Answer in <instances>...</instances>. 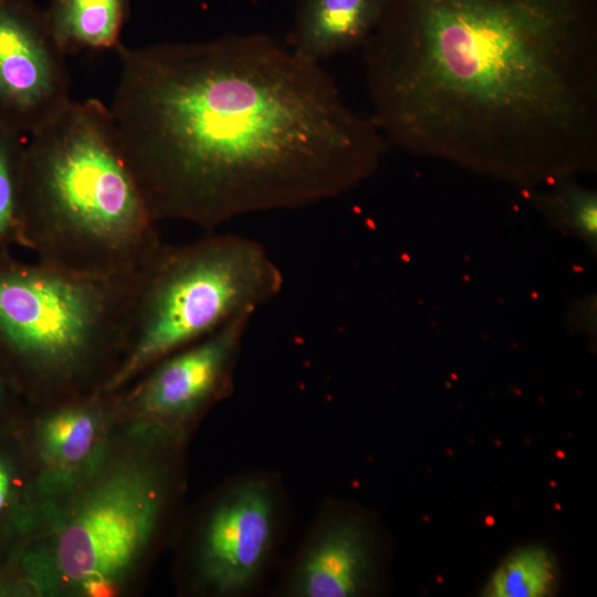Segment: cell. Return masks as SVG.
I'll return each instance as SVG.
<instances>
[{
  "instance_id": "obj_1",
  "label": "cell",
  "mask_w": 597,
  "mask_h": 597,
  "mask_svg": "<svg viewBox=\"0 0 597 597\" xmlns=\"http://www.w3.org/2000/svg\"><path fill=\"white\" fill-rule=\"evenodd\" d=\"M116 51L108 108L157 222L210 232L243 214L332 199L369 177L389 146L321 64L268 35Z\"/></svg>"
},
{
  "instance_id": "obj_2",
  "label": "cell",
  "mask_w": 597,
  "mask_h": 597,
  "mask_svg": "<svg viewBox=\"0 0 597 597\" xmlns=\"http://www.w3.org/2000/svg\"><path fill=\"white\" fill-rule=\"evenodd\" d=\"M389 145L521 185L597 165V0H388L363 48Z\"/></svg>"
},
{
  "instance_id": "obj_3",
  "label": "cell",
  "mask_w": 597,
  "mask_h": 597,
  "mask_svg": "<svg viewBox=\"0 0 597 597\" xmlns=\"http://www.w3.org/2000/svg\"><path fill=\"white\" fill-rule=\"evenodd\" d=\"M188 437L117 421L96 464L0 555V597H129L168 538Z\"/></svg>"
},
{
  "instance_id": "obj_4",
  "label": "cell",
  "mask_w": 597,
  "mask_h": 597,
  "mask_svg": "<svg viewBox=\"0 0 597 597\" xmlns=\"http://www.w3.org/2000/svg\"><path fill=\"white\" fill-rule=\"evenodd\" d=\"M161 244L106 105L72 100L27 137L18 245L36 261L84 275H127Z\"/></svg>"
},
{
  "instance_id": "obj_5",
  "label": "cell",
  "mask_w": 597,
  "mask_h": 597,
  "mask_svg": "<svg viewBox=\"0 0 597 597\" xmlns=\"http://www.w3.org/2000/svg\"><path fill=\"white\" fill-rule=\"evenodd\" d=\"M138 272L0 263V352L25 402L104 389L125 353Z\"/></svg>"
},
{
  "instance_id": "obj_6",
  "label": "cell",
  "mask_w": 597,
  "mask_h": 597,
  "mask_svg": "<svg viewBox=\"0 0 597 597\" xmlns=\"http://www.w3.org/2000/svg\"><path fill=\"white\" fill-rule=\"evenodd\" d=\"M281 269L249 237L210 233L163 243L139 270L124 356L103 391L117 392L159 359L276 297Z\"/></svg>"
},
{
  "instance_id": "obj_7",
  "label": "cell",
  "mask_w": 597,
  "mask_h": 597,
  "mask_svg": "<svg viewBox=\"0 0 597 597\" xmlns=\"http://www.w3.org/2000/svg\"><path fill=\"white\" fill-rule=\"evenodd\" d=\"M276 502L270 482L251 476L214 495L189 530L179 563L189 593L233 596L260 576L272 549Z\"/></svg>"
},
{
  "instance_id": "obj_8",
  "label": "cell",
  "mask_w": 597,
  "mask_h": 597,
  "mask_svg": "<svg viewBox=\"0 0 597 597\" xmlns=\"http://www.w3.org/2000/svg\"><path fill=\"white\" fill-rule=\"evenodd\" d=\"M252 314L159 359L116 395L119 420L150 422L189 437L227 397Z\"/></svg>"
},
{
  "instance_id": "obj_9",
  "label": "cell",
  "mask_w": 597,
  "mask_h": 597,
  "mask_svg": "<svg viewBox=\"0 0 597 597\" xmlns=\"http://www.w3.org/2000/svg\"><path fill=\"white\" fill-rule=\"evenodd\" d=\"M117 421L116 395L103 390L24 404L15 426L33 472V511L91 471Z\"/></svg>"
},
{
  "instance_id": "obj_10",
  "label": "cell",
  "mask_w": 597,
  "mask_h": 597,
  "mask_svg": "<svg viewBox=\"0 0 597 597\" xmlns=\"http://www.w3.org/2000/svg\"><path fill=\"white\" fill-rule=\"evenodd\" d=\"M65 56L33 0H0V126L29 137L64 109Z\"/></svg>"
},
{
  "instance_id": "obj_11",
  "label": "cell",
  "mask_w": 597,
  "mask_h": 597,
  "mask_svg": "<svg viewBox=\"0 0 597 597\" xmlns=\"http://www.w3.org/2000/svg\"><path fill=\"white\" fill-rule=\"evenodd\" d=\"M373 569L371 541L349 514L318 523L301 551L285 593L295 597H353L367 591Z\"/></svg>"
},
{
  "instance_id": "obj_12",
  "label": "cell",
  "mask_w": 597,
  "mask_h": 597,
  "mask_svg": "<svg viewBox=\"0 0 597 597\" xmlns=\"http://www.w3.org/2000/svg\"><path fill=\"white\" fill-rule=\"evenodd\" d=\"M388 0H302L289 48L316 64L364 48L387 8Z\"/></svg>"
},
{
  "instance_id": "obj_13",
  "label": "cell",
  "mask_w": 597,
  "mask_h": 597,
  "mask_svg": "<svg viewBox=\"0 0 597 597\" xmlns=\"http://www.w3.org/2000/svg\"><path fill=\"white\" fill-rule=\"evenodd\" d=\"M43 13L50 33L65 54L117 50L129 0H50Z\"/></svg>"
},
{
  "instance_id": "obj_14",
  "label": "cell",
  "mask_w": 597,
  "mask_h": 597,
  "mask_svg": "<svg viewBox=\"0 0 597 597\" xmlns=\"http://www.w3.org/2000/svg\"><path fill=\"white\" fill-rule=\"evenodd\" d=\"M33 472L15 423L0 429V554L33 511Z\"/></svg>"
},
{
  "instance_id": "obj_15",
  "label": "cell",
  "mask_w": 597,
  "mask_h": 597,
  "mask_svg": "<svg viewBox=\"0 0 597 597\" xmlns=\"http://www.w3.org/2000/svg\"><path fill=\"white\" fill-rule=\"evenodd\" d=\"M557 568L549 552L540 546L515 551L495 569L486 584L488 597H543L554 591Z\"/></svg>"
},
{
  "instance_id": "obj_16",
  "label": "cell",
  "mask_w": 597,
  "mask_h": 597,
  "mask_svg": "<svg viewBox=\"0 0 597 597\" xmlns=\"http://www.w3.org/2000/svg\"><path fill=\"white\" fill-rule=\"evenodd\" d=\"M27 137L0 126V263L18 245Z\"/></svg>"
},
{
  "instance_id": "obj_17",
  "label": "cell",
  "mask_w": 597,
  "mask_h": 597,
  "mask_svg": "<svg viewBox=\"0 0 597 597\" xmlns=\"http://www.w3.org/2000/svg\"><path fill=\"white\" fill-rule=\"evenodd\" d=\"M570 175L559 176L548 182V189L534 192V202L548 217L576 230L585 237L595 238L597 231V196L569 179Z\"/></svg>"
},
{
  "instance_id": "obj_18",
  "label": "cell",
  "mask_w": 597,
  "mask_h": 597,
  "mask_svg": "<svg viewBox=\"0 0 597 597\" xmlns=\"http://www.w3.org/2000/svg\"><path fill=\"white\" fill-rule=\"evenodd\" d=\"M24 404L17 379L0 352V429L17 422Z\"/></svg>"
}]
</instances>
